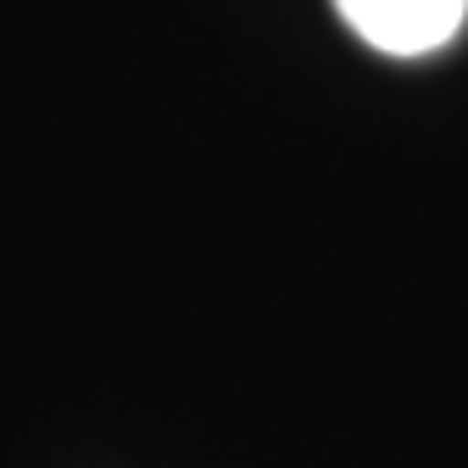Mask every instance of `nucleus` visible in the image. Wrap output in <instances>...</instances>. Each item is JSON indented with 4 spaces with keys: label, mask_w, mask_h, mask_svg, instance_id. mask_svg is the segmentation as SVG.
I'll return each mask as SVG.
<instances>
[{
    "label": "nucleus",
    "mask_w": 468,
    "mask_h": 468,
    "mask_svg": "<svg viewBox=\"0 0 468 468\" xmlns=\"http://www.w3.org/2000/svg\"><path fill=\"white\" fill-rule=\"evenodd\" d=\"M335 12L385 56H430L457 39L468 0H335Z\"/></svg>",
    "instance_id": "1"
}]
</instances>
